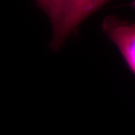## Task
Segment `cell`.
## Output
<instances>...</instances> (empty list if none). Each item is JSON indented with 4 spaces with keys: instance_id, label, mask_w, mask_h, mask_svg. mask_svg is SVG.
Masks as SVG:
<instances>
[{
    "instance_id": "6da1fadb",
    "label": "cell",
    "mask_w": 135,
    "mask_h": 135,
    "mask_svg": "<svg viewBox=\"0 0 135 135\" xmlns=\"http://www.w3.org/2000/svg\"><path fill=\"white\" fill-rule=\"evenodd\" d=\"M110 0H51L47 16L52 24L51 47L59 49L65 39L88 17Z\"/></svg>"
},
{
    "instance_id": "7a4b0ae2",
    "label": "cell",
    "mask_w": 135,
    "mask_h": 135,
    "mask_svg": "<svg viewBox=\"0 0 135 135\" xmlns=\"http://www.w3.org/2000/svg\"><path fill=\"white\" fill-rule=\"evenodd\" d=\"M102 31L119 50L131 71L135 75V23L116 16H108Z\"/></svg>"
},
{
    "instance_id": "3957f363",
    "label": "cell",
    "mask_w": 135,
    "mask_h": 135,
    "mask_svg": "<svg viewBox=\"0 0 135 135\" xmlns=\"http://www.w3.org/2000/svg\"><path fill=\"white\" fill-rule=\"evenodd\" d=\"M35 2L39 8L47 15L51 5V0H35Z\"/></svg>"
},
{
    "instance_id": "277c9868",
    "label": "cell",
    "mask_w": 135,
    "mask_h": 135,
    "mask_svg": "<svg viewBox=\"0 0 135 135\" xmlns=\"http://www.w3.org/2000/svg\"><path fill=\"white\" fill-rule=\"evenodd\" d=\"M132 5H133V6H134V8H135V0H134V2H133Z\"/></svg>"
}]
</instances>
